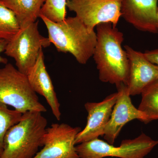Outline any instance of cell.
Returning <instances> with one entry per match:
<instances>
[{
    "mask_svg": "<svg viewBox=\"0 0 158 158\" xmlns=\"http://www.w3.org/2000/svg\"><path fill=\"white\" fill-rule=\"evenodd\" d=\"M97 42L93 56L101 81L127 86L129 62L122 47L123 34L110 23L96 26Z\"/></svg>",
    "mask_w": 158,
    "mask_h": 158,
    "instance_id": "1",
    "label": "cell"
},
{
    "mask_svg": "<svg viewBox=\"0 0 158 158\" xmlns=\"http://www.w3.org/2000/svg\"><path fill=\"white\" fill-rule=\"evenodd\" d=\"M48 31V37L57 51L71 54L80 64H85L93 55L96 33L90 32L77 16L69 17L59 22L40 17Z\"/></svg>",
    "mask_w": 158,
    "mask_h": 158,
    "instance_id": "2",
    "label": "cell"
},
{
    "mask_svg": "<svg viewBox=\"0 0 158 158\" xmlns=\"http://www.w3.org/2000/svg\"><path fill=\"white\" fill-rule=\"evenodd\" d=\"M37 111L23 113L21 119L10 128L4 140L0 158H33L43 146L48 122Z\"/></svg>",
    "mask_w": 158,
    "mask_h": 158,
    "instance_id": "3",
    "label": "cell"
},
{
    "mask_svg": "<svg viewBox=\"0 0 158 158\" xmlns=\"http://www.w3.org/2000/svg\"><path fill=\"white\" fill-rule=\"evenodd\" d=\"M0 102L23 114L29 111H47L31 88L27 75L11 63L0 69Z\"/></svg>",
    "mask_w": 158,
    "mask_h": 158,
    "instance_id": "4",
    "label": "cell"
},
{
    "mask_svg": "<svg viewBox=\"0 0 158 158\" xmlns=\"http://www.w3.org/2000/svg\"><path fill=\"white\" fill-rule=\"evenodd\" d=\"M158 144V140L142 134L135 139L123 140L119 147L97 138L78 144L76 150L80 158H144Z\"/></svg>",
    "mask_w": 158,
    "mask_h": 158,
    "instance_id": "5",
    "label": "cell"
},
{
    "mask_svg": "<svg viewBox=\"0 0 158 158\" xmlns=\"http://www.w3.org/2000/svg\"><path fill=\"white\" fill-rule=\"evenodd\" d=\"M48 37L38 30V22L21 27L6 45L5 54L15 60L17 69L27 75L37 61L43 48L51 45Z\"/></svg>",
    "mask_w": 158,
    "mask_h": 158,
    "instance_id": "6",
    "label": "cell"
},
{
    "mask_svg": "<svg viewBox=\"0 0 158 158\" xmlns=\"http://www.w3.org/2000/svg\"><path fill=\"white\" fill-rule=\"evenodd\" d=\"M121 1L66 0V6L92 32L102 23H111L116 27L121 17Z\"/></svg>",
    "mask_w": 158,
    "mask_h": 158,
    "instance_id": "7",
    "label": "cell"
},
{
    "mask_svg": "<svg viewBox=\"0 0 158 158\" xmlns=\"http://www.w3.org/2000/svg\"><path fill=\"white\" fill-rule=\"evenodd\" d=\"M81 130L65 123H53L47 128L43 148L33 158H80L75 140Z\"/></svg>",
    "mask_w": 158,
    "mask_h": 158,
    "instance_id": "8",
    "label": "cell"
},
{
    "mask_svg": "<svg viewBox=\"0 0 158 158\" xmlns=\"http://www.w3.org/2000/svg\"><path fill=\"white\" fill-rule=\"evenodd\" d=\"M117 88V100L103 135L106 142L112 144H114L122 128L129 122L138 119L144 123H148L146 116L133 105L127 86L121 85Z\"/></svg>",
    "mask_w": 158,
    "mask_h": 158,
    "instance_id": "9",
    "label": "cell"
},
{
    "mask_svg": "<svg viewBox=\"0 0 158 158\" xmlns=\"http://www.w3.org/2000/svg\"><path fill=\"white\" fill-rule=\"evenodd\" d=\"M118 93L112 94L99 102L86 103L85 109L88 113L86 126L77 135L75 144L91 141L103 136L105 128L107 125Z\"/></svg>",
    "mask_w": 158,
    "mask_h": 158,
    "instance_id": "10",
    "label": "cell"
},
{
    "mask_svg": "<svg viewBox=\"0 0 158 158\" xmlns=\"http://www.w3.org/2000/svg\"><path fill=\"white\" fill-rule=\"evenodd\" d=\"M129 62V73L127 85L130 96L141 94L146 87L158 79V66L144 56V53L124 46Z\"/></svg>",
    "mask_w": 158,
    "mask_h": 158,
    "instance_id": "11",
    "label": "cell"
},
{
    "mask_svg": "<svg viewBox=\"0 0 158 158\" xmlns=\"http://www.w3.org/2000/svg\"><path fill=\"white\" fill-rule=\"evenodd\" d=\"M158 0H122L121 16L139 31L158 33Z\"/></svg>",
    "mask_w": 158,
    "mask_h": 158,
    "instance_id": "12",
    "label": "cell"
},
{
    "mask_svg": "<svg viewBox=\"0 0 158 158\" xmlns=\"http://www.w3.org/2000/svg\"><path fill=\"white\" fill-rule=\"evenodd\" d=\"M27 76L33 90L45 98L54 116L57 120H60V104L46 68L42 50L40 51L35 64L29 71Z\"/></svg>",
    "mask_w": 158,
    "mask_h": 158,
    "instance_id": "13",
    "label": "cell"
},
{
    "mask_svg": "<svg viewBox=\"0 0 158 158\" xmlns=\"http://www.w3.org/2000/svg\"><path fill=\"white\" fill-rule=\"evenodd\" d=\"M0 1L14 12L21 28L36 22L46 0Z\"/></svg>",
    "mask_w": 158,
    "mask_h": 158,
    "instance_id": "14",
    "label": "cell"
},
{
    "mask_svg": "<svg viewBox=\"0 0 158 158\" xmlns=\"http://www.w3.org/2000/svg\"><path fill=\"white\" fill-rule=\"evenodd\" d=\"M141 94L138 109L146 116L148 123L158 119V79L148 85Z\"/></svg>",
    "mask_w": 158,
    "mask_h": 158,
    "instance_id": "15",
    "label": "cell"
},
{
    "mask_svg": "<svg viewBox=\"0 0 158 158\" xmlns=\"http://www.w3.org/2000/svg\"><path fill=\"white\" fill-rule=\"evenodd\" d=\"M20 29L16 15L0 1V39L9 41Z\"/></svg>",
    "mask_w": 158,
    "mask_h": 158,
    "instance_id": "16",
    "label": "cell"
},
{
    "mask_svg": "<svg viewBox=\"0 0 158 158\" xmlns=\"http://www.w3.org/2000/svg\"><path fill=\"white\" fill-rule=\"evenodd\" d=\"M23 113L10 110L7 105L0 102V156L4 149V140L9 129L21 120Z\"/></svg>",
    "mask_w": 158,
    "mask_h": 158,
    "instance_id": "17",
    "label": "cell"
},
{
    "mask_svg": "<svg viewBox=\"0 0 158 158\" xmlns=\"http://www.w3.org/2000/svg\"><path fill=\"white\" fill-rule=\"evenodd\" d=\"M66 0H46L40 15L53 22H59L66 18Z\"/></svg>",
    "mask_w": 158,
    "mask_h": 158,
    "instance_id": "18",
    "label": "cell"
},
{
    "mask_svg": "<svg viewBox=\"0 0 158 158\" xmlns=\"http://www.w3.org/2000/svg\"><path fill=\"white\" fill-rule=\"evenodd\" d=\"M144 53L148 60L158 66V49L147 51Z\"/></svg>",
    "mask_w": 158,
    "mask_h": 158,
    "instance_id": "19",
    "label": "cell"
},
{
    "mask_svg": "<svg viewBox=\"0 0 158 158\" xmlns=\"http://www.w3.org/2000/svg\"><path fill=\"white\" fill-rule=\"evenodd\" d=\"M8 40H6L0 39V63L6 64L8 63V60L6 58L2 57L1 54L5 52Z\"/></svg>",
    "mask_w": 158,
    "mask_h": 158,
    "instance_id": "20",
    "label": "cell"
},
{
    "mask_svg": "<svg viewBox=\"0 0 158 158\" xmlns=\"http://www.w3.org/2000/svg\"><path fill=\"white\" fill-rule=\"evenodd\" d=\"M157 26L158 28V8L157 10Z\"/></svg>",
    "mask_w": 158,
    "mask_h": 158,
    "instance_id": "21",
    "label": "cell"
}]
</instances>
